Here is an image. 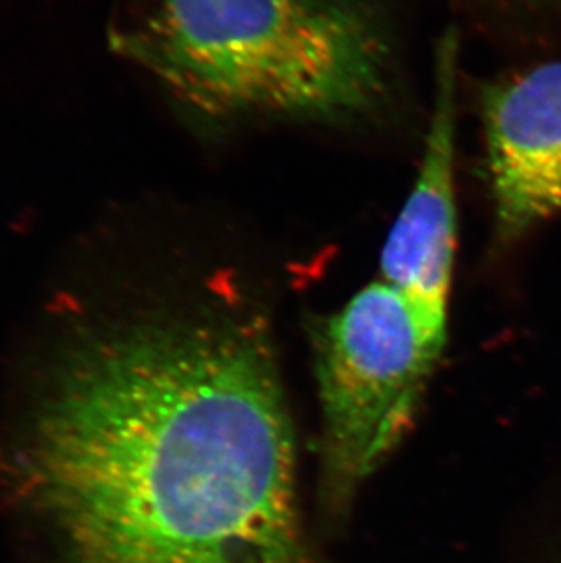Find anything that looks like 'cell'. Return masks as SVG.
Here are the masks:
<instances>
[{
    "label": "cell",
    "mask_w": 561,
    "mask_h": 563,
    "mask_svg": "<svg viewBox=\"0 0 561 563\" xmlns=\"http://www.w3.org/2000/svg\"><path fill=\"white\" fill-rule=\"evenodd\" d=\"M66 563H321L260 319L210 312L91 335L28 449Z\"/></svg>",
    "instance_id": "6da1fadb"
},
{
    "label": "cell",
    "mask_w": 561,
    "mask_h": 563,
    "mask_svg": "<svg viewBox=\"0 0 561 563\" xmlns=\"http://www.w3.org/2000/svg\"><path fill=\"white\" fill-rule=\"evenodd\" d=\"M113 46L216 123H350L377 112L394 79L366 0H154Z\"/></svg>",
    "instance_id": "7a4b0ae2"
},
{
    "label": "cell",
    "mask_w": 561,
    "mask_h": 563,
    "mask_svg": "<svg viewBox=\"0 0 561 563\" xmlns=\"http://www.w3.org/2000/svg\"><path fill=\"white\" fill-rule=\"evenodd\" d=\"M321 485L346 509L410 431L449 338V312L376 277L316 330Z\"/></svg>",
    "instance_id": "3957f363"
},
{
    "label": "cell",
    "mask_w": 561,
    "mask_h": 563,
    "mask_svg": "<svg viewBox=\"0 0 561 563\" xmlns=\"http://www.w3.org/2000/svg\"><path fill=\"white\" fill-rule=\"evenodd\" d=\"M494 241L508 251L561 216V55L483 86Z\"/></svg>",
    "instance_id": "277c9868"
},
{
    "label": "cell",
    "mask_w": 561,
    "mask_h": 563,
    "mask_svg": "<svg viewBox=\"0 0 561 563\" xmlns=\"http://www.w3.org/2000/svg\"><path fill=\"white\" fill-rule=\"evenodd\" d=\"M460 38L449 27L436 46L435 102L424 157L380 257L385 282L449 312L458 254L455 93Z\"/></svg>",
    "instance_id": "5b68a950"
},
{
    "label": "cell",
    "mask_w": 561,
    "mask_h": 563,
    "mask_svg": "<svg viewBox=\"0 0 561 563\" xmlns=\"http://www.w3.org/2000/svg\"><path fill=\"white\" fill-rule=\"evenodd\" d=\"M518 4L527 5L530 10L558 19L561 22V0H514Z\"/></svg>",
    "instance_id": "8992f818"
}]
</instances>
